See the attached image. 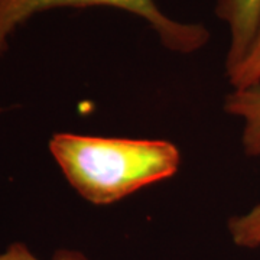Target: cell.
<instances>
[{"mask_svg":"<svg viewBox=\"0 0 260 260\" xmlns=\"http://www.w3.org/2000/svg\"><path fill=\"white\" fill-rule=\"evenodd\" d=\"M49 150L84 200L107 205L177 174L181 155L167 140L55 133Z\"/></svg>","mask_w":260,"mask_h":260,"instance_id":"1","label":"cell"},{"mask_svg":"<svg viewBox=\"0 0 260 260\" xmlns=\"http://www.w3.org/2000/svg\"><path fill=\"white\" fill-rule=\"evenodd\" d=\"M97 6L124 10L143 19L155 30L160 44L174 52L191 54L210 41V32L205 26L169 18L156 0H0V59L9 48L10 38L34 16L61 8L85 9ZM3 112L5 109L0 104V114Z\"/></svg>","mask_w":260,"mask_h":260,"instance_id":"2","label":"cell"},{"mask_svg":"<svg viewBox=\"0 0 260 260\" xmlns=\"http://www.w3.org/2000/svg\"><path fill=\"white\" fill-rule=\"evenodd\" d=\"M215 15L227 23L230 44L225 56L227 75L249 55L260 32V0H218Z\"/></svg>","mask_w":260,"mask_h":260,"instance_id":"3","label":"cell"},{"mask_svg":"<svg viewBox=\"0 0 260 260\" xmlns=\"http://www.w3.org/2000/svg\"><path fill=\"white\" fill-rule=\"evenodd\" d=\"M224 109L242 119V143L246 155L260 158V84L234 90L227 95Z\"/></svg>","mask_w":260,"mask_h":260,"instance_id":"4","label":"cell"},{"mask_svg":"<svg viewBox=\"0 0 260 260\" xmlns=\"http://www.w3.org/2000/svg\"><path fill=\"white\" fill-rule=\"evenodd\" d=\"M233 242L240 247L254 249L260 246V204L249 213L233 217L229 223Z\"/></svg>","mask_w":260,"mask_h":260,"instance_id":"5","label":"cell"},{"mask_svg":"<svg viewBox=\"0 0 260 260\" xmlns=\"http://www.w3.org/2000/svg\"><path fill=\"white\" fill-rule=\"evenodd\" d=\"M229 80L234 90H243L260 84V32L249 55L232 74H229Z\"/></svg>","mask_w":260,"mask_h":260,"instance_id":"6","label":"cell"},{"mask_svg":"<svg viewBox=\"0 0 260 260\" xmlns=\"http://www.w3.org/2000/svg\"><path fill=\"white\" fill-rule=\"evenodd\" d=\"M0 260H39L23 243H13L3 253H0ZM52 260H88L84 254L73 250L56 251Z\"/></svg>","mask_w":260,"mask_h":260,"instance_id":"7","label":"cell"}]
</instances>
